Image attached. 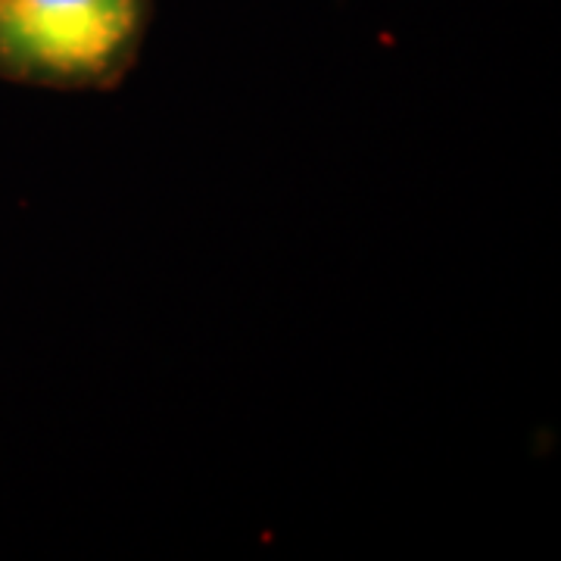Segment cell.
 I'll list each match as a JSON object with an SVG mask.
<instances>
[{
    "mask_svg": "<svg viewBox=\"0 0 561 561\" xmlns=\"http://www.w3.org/2000/svg\"><path fill=\"white\" fill-rule=\"evenodd\" d=\"M138 22L140 0H0V60L50 79L101 76Z\"/></svg>",
    "mask_w": 561,
    "mask_h": 561,
    "instance_id": "1",
    "label": "cell"
}]
</instances>
